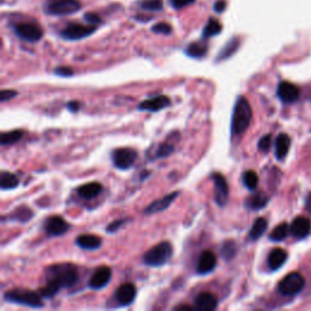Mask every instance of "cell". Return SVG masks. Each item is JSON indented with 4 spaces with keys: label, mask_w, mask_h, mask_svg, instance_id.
Here are the masks:
<instances>
[{
    "label": "cell",
    "mask_w": 311,
    "mask_h": 311,
    "mask_svg": "<svg viewBox=\"0 0 311 311\" xmlns=\"http://www.w3.org/2000/svg\"><path fill=\"white\" fill-rule=\"evenodd\" d=\"M78 269L71 263L55 264L46 270V285L39 289L44 298L55 297L60 289L70 288L78 282Z\"/></svg>",
    "instance_id": "obj_1"
},
{
    "label": "cell",
    "mask_w": 311,
    "mask_h": 311,
    "mask_svg": "<svg viewBox=\"0 0 311 311\" xmlns=\"http://www.w3.org/2000/svg\"><path fill=\"white\" fill-rule=\"evenodd\" d=\"M252 107L247 98L239 96L233 107L232 119H231V133L233 136H238L246 133L252 122Z\"/></svg>",
    "instance_id": "obj_2"
},
{
    "label": "cell",
    "mask_w": 311,
    "mask_h": 311,
    "mask_svg": "<svg viewBox=\"0 0 311 311\" xmlns=\"http://www.w3.org/2000/svg\"><path fill=\"white\" fill-rule=\"evenodd\" d=\"M173 257V246L170 242L163 241L152 247L143 257V263L151 267L165 265Z\"/></svg>",
    "instance_id": "obj_3"
},
{
    "label": "cell",
    "mask_w": 311,
    "mask_h": 311,
    "mask_svg": "<svg viewBox=\"0 0 311 311\" xmlns=\"http://www.w3.org/2000/svg\"><path fill=\"white\" fill-rule=\"evenodd\" d=\"M4 299L9 303L20 304V305L29 306L33 307V309H41V307L44 306L41 293H37V292L30 291V289H11V291H8L4 294Z\"/></svg>",
    "instance_id": "obj_4"
},
{
    "label": "cell",
    "mask_w": 311,
    "mask_h": 311,
    "mask_svg": "<svg viewBox=\"0 0 311 311\" xmlns=\"http://www.w3.org/2000/svg\"><path fill=\"white\" fill-rule=\"evenodd\" d=\"M81 3L78 0H49L45 3L44 10L46 14L54 16H64L75 14L81 10Z\"/></svg>",
    "instance_id": "obj_5"
},
{
    "label": "cell",
    "mask_w": 311,
    "mask_h": 311,
    "mask_svg": "<svg viewBox=\"0 0 311 311\" xmlns=\"http://www.w3.org/2000/svg\"><path fill=\"white\" fill-rule=\"evenodd\" d=\"M113 165L119 170H127L134 165L135 161L137 159L136 150L130 149V147H122V149H116L112 151L111 155Z\"/></svg>",
    "instance_id": "obj_6"
},
{
    "label": "cell",
    "mask_w": 311,
    "mask_h": 311,
    "mask_svg": "<svg viewBox=\"0 0 311 311\" xmlns=\"http://www.w3.org/2000/svg\"><path fill=\"white\" fill-rule=\"evenodd\" d=\"M305 286V280L298 272H291L279 283V292L283 295L298 294Z\"/></svg>",
    "instance_id": "obj_7"
},
{
    "label": "cell",
    "mask_w": 311,
    "mask_h": 311,
    "mask_svg": "<svg viewBox=\"0 0 311 311\" xmlns=\"http://www.w3.org/2000/svg\"><path fill=\"white\" fill-rule=\"evenodd\" d=\"M214 183V201L219 207H225L229 201V185L224 175L213 173L211 175Z\"/></svg>",
    "instance_id": "obj_8"
},
{
    "label": "cell",
    "mask_w": 311,
    "mask_h": 311,
    "mask_svg": "<svg viewBox=\"0 0 311 311\" xmlns=\"http://www.w3.org/2000/svg\"><path fill=\"white\" fill-rule=\"evenodd\" d=\"M15 33L22 41L36 43L39 42L43 37V29L33 23H20L15 26Z\"/></svg>",
    "instance_id": "obj_9"
},
{
    "label": "cell",
    "mask_w": 311,
    "mask_h": 311,
    "mask_svg": "<svg viewBox=\"0 0 311 311\" xmlns=\"http://www.w3.org/2000/svg\"><path fill=\"white\" fill-rule=\"evenodd\" d=\"M96 30V26H83V24H70L66 27L62 32L61 37L66 41H81L83 38H87Z\"/></svg>",
    "instance_id": "obj_10"
},
{
    "label": "cell",
    "mask_w": 311,
    "mask_h": 311,
    "mask_svg": "<svg viewBox=\"0 0 311 311\" xmlns=\"http://www.w3.org/2000/svg\"><path fill=\"white\" fill-rule=\"evenodd\" d=\"M71 229V225L63 218L54 215L44 221V230L49 236H62Z\"/></svg>",
    "instance_id": "obj_11"
},
{
    "label": "cell",
    "mask_w": 311,
    "mask_h": 311,
    "mask_svg": "<svg viewBox=\"0 0 311 311\" xmlns=\"http://www.w3.org/2000/svg\"><path fill=\"white\" fill-rule=\"evenodd\" d=\"M112 277V270L109 266H100L98 269L95 270L92 273L91 279L89 280V287L95 291L102 289L109 285Z\"/></svg>",
    "instance_id": "obj_12"
},
{
    "label": "cell",
    "mask_w": 311,
    "mask_h": 311,
    "mask_svg": "<svg viewBox=\"0 0 311 311\" xmlns=\"http://www.w3.org/2000/svg\"><path fill=\"white\" fill-rule=\"evenodd\" d=\"M170 98L165 95H158L149 100H145L137 106L139 111H147V112H159L170 106Z\"/></svg>",
    "instance_id": "obj_13"
},
{
    "label": "cell",
    "mask_w": 311,
    "mask_h": 311,
    "mask_svg": "<svg viewBox=\"0 0 311 311\" xmlns=\"http://www.w3.org/2000/svg\"><path fill=\"white\" fill-rule=\"evenodd\" d=\"M217 267V257L212 251H204L199 255L196 271L198 275H207Z\"/></svg>",
    "instance_id": "obj_14"
},
{
    "label": "cell",
    "mask_w": 311,
    "mask_h": 311,
    "mask_svg": "<svg viewBox=\"0 0 311 311\" xmlns=\"http://www.w3.org/2000/svg\"><path fill=\"white\" fill-rule=\"evenodd\" d=\"M135 297H136V288L133 283H124L119 286L116 291V299L119 306H128L133 304Z\"/></svg>",
    "instance_id": "obj_15"
},
{
    "label": "cell",
    "mask_w": 311,
    "mask_h": 311,
    "mask_svg": "<svg viewBox=\"0 0 311 311\" xmlns=\"http://www.w3.org/2000/svg\"><path fill=\"white\" fill-rule=\"evenodd\" d=\"M179 193H180L179 191H175V192H171V193H169V195L163 196L162 198L157 199V201L151 203L149 207L145 209L144 213L147 215H151V214H156V213H159V212L165 211V209H168L169 207H170L171 203H173L175 199L178 198Z\"/></svg>",
    "instance_id": "obj_16"
},
{
    "label": "cell",
    "mask_w": 311,
    "mask_h": 311,
    "mask_svg": "<svg viewBox=\"0 0 311 311\" xmlns=\"http://www.w3.org/2000/svg\"><path fill=\"white\" fill-rule=\"evenodd\" d=\"M299 88L289 82L280 83L279 88H277V95L286 103H292L297 101L299 98Z\"/></svg>",
    "instance_id": "obj_17"
},
{
    "label": "cell",
    "mask_w": 311,
    "mask_h": 311,
    "mask_svg": "<svg viewBox=\"0 0 311 311\" xmlns=\"http://www.w3.org/2000/svg\"><path fill=\"white\" fill-rule=\"evenodd\" d=\"M218 306V300L214 294L209 292H203L197 295L195 300V309L199 311H212Z\"/></svg>",
    "instance_id": "obj_18"
},
{
    "label": "cell",
    "mask_w": 311,
    "mask_h": 311,
    "mask_svg": "<svg viewBox=\"0 0 311 311\" xmlns=\"http://www.w3.org/2000/svg\"><path fill=\"white\" fill-rule=\"evenodd\" d=\"M311 225L310 221L304 217H298L293 220V223L291 225V232L292 235L297 238H304L310 233Z\"/></svg>",
    "instance_id": "obj_19"
},
{
    "label": "cell",
    "mask_w": 311,
    "mask_h": 311,
    "mask_svg": "<svg viewBox=\"0 0 311 311\" xmlns=\"http://www.w3.org/2000/svg\"><path fill=\"white\" fill-rule=\"evenodd\" d=\"M76 245L85 251H96L102 245V239L96 235H81L77 237Z\"/></svg>",
    "instance_id": "obj_20"
},
{
    "label": "cell",
    "mask_w": 311,
    "mask_h": 311,
    "mask_svg": "<svg viewBox=\"0 0 311 311\" xmlns=\"http://www.w3.org/2000/svg\"><path fill=\"white\" fill-rule=\"evenodd\" d=\"M287 252L282 248H275L270 252L269 258H267V265L270 270L276 271L281 267L287 260Z\"/></svg>",
    "instance_id": "obj_21"
},
{
    "label": "cell",
    "mask_w": 311,
    "mask_h": 311,
    "mask_svg": "<svg viewBox=\"0 0 311 311\" xmlns=\"http://www.w3.org/2000/svg\"><path fill=\"white\" fill-rule=\"evenodd\" d=\"M267 202H269V197L265 193L257 192L247 197L245 204L249 211H260V209L266 207Z\"/></svg>",
    "instance_id": "obj_22"
},
{
    "label": "cell",
    "mask_w": 311,
    "mask_h": 311,
    "mask_svg": "<svg viewBox=\"0 0 311 311\" xmlns=\"http://www.w3.org/2000/svg\"><path fill=\"white\" fill-rule=\"evenodd\" d=\"M77 192H78L79 197H82V198L92 199L102 192V185H101L100 183L84 184V185H82L78 190H77Z\"/></svg>",
    "instance_id": "obj_23"
},
{
    "label": "cell",
    "mask_w": 311,
    "mask_h": 311,
    "mask_svg": "<svg viewBox=\"0 0 311 311\" xmlns=\"http://www.w3.org/2000/svg\"><path fill=\"white\" fill-rule=\"evenodd\" d=\"M275 145H276L275 146L276 158L280 159V161H282V159H285V157L287 156V153L289 151V146H291V139H289L287 134H280L276 139Z\"/></svg>",
    "instance_id": "obj_24"
},
{
    "label": "cell",
    "mask_w": 311,
    "mask_h": 311,
    "mask_svg": "<svg viewBox=\"0 0 311 311\" xmlns=\"http://www.w3.org/2000/svg\"><path fill=\"white\" fill-rule=\"evenodd\" d=\"M32 218H33V212L30 211L28 207H26V205L18 207L9 215V220L16 221V223H21V224L27 223V221H29Z\"/></svg>",
    "instance_id": "obj_25"
},
{
    "label": "cell",
    "mask_w": 311,
    "mask_h": 311,
    "mask_svg": "<svg viewBox=\"0 0 311 311\" xmlns=\"http://www.w3.org/2000/svg\"><path fill=\"white\" fill-rule=\"evenodd\" d=\"M266 229H267V221L265 218H258V219L254 221L251 231H249V236H248L249 239H251V241H258V239L265 233Z\"/></svg>",
    "instance_id": "obj_26"
},
{
    "label": "cell",
    "mask_w": 311,
    "mask_h": 311,
    "mask_svg": "<svg viewBox=\"0 0 311 311\" xmlns=\"http://www.w3.org/2000/svg\"><path fill=\"white\" fill-rule=\"evenodd\" d=\"M20 184L17 175L9 173V171H2L0 174V187L2 190H12L16 189Z\"/></svg>",
    "instance_id": "obj_27"
},
{
    "label": "cell",
    "mask_w": 311,
    "mask_h": 311,
    "mask_svg": "<svg viewBox=\"0 0 311 311\" xmlns=\"http://www.w3.org/2000/svg\"><path fill=\"white\" fill-rule=\"evenodd\" d=\"M238 46H239L238 38L231 39V41L227 43L226 45H225V48H223V50L219 52V55H218V57H217V62H219V61H223V60H227L230 56H232V55L237 51Z\"/></svg>",
    "instance_id": "obj_28"
},
{
    "label": "cell",
    "mask_w": 311,
    "mask_h": 311,
    "mask_svg": "<svg viewBox=\"0 0 311 311\" xmlns=\"http://www.w3.org/2000/svg\"><path fill=\"white\" fill-rule=\"evenodd\" d=\"M23 135H24L23 130H12L9 131V133H3L0 135V144H2V146L15 145L23 137Z\"/></svg>",
    "instance_id": "obj_29"
},
{
    "label": "cell",
    "mask_w": 311,
    "mask_h": 311,
    "mask_svg": "<svg viewBox=\"0 0 311 311\" xmlns=\"http://www.w3.org/2000/svg\"><path fill=\"white\" fill-rule=\"evenodd\" d=\"M185 52H186L187 56L192 58H201L207 54V45L203 44V43H191Z\"/></svg>",
    "instance_id": "obj_30"
},
{
    "label": "cell",
    "mask_w": 311,
    "mask_h": 311,
    "mask_svg": "<svg viewBox=\"0 0 311 311\" xmlns=\"http://www.w3.org/2000/svg\"><path fill=\"white\" fill-rule=\"evenodd\" d=\"M221 29H223V27H221L219 21L211 18V20L208 21V23L205 24L204 29H203V38L208 39L211 38V37L218 36L221 32Z\"/></svg>",
    "instance_id": "obj_31"
},
{
    "label": "cell",
    "mask_w": 311,
    "mask_h": 311,
    "mask_svg": "<svg viewBox=\"0 0 311 311\" xmlns=\"http://www.w3.org/2000/svg\"><path fill=\"white\" fill-rule=\"evenodd\" d=\"M175 145L174 143H169V141H164V143L159 144V146L157 147L155 151V155H153L152 159H159L164 158V157L170 156L174 152Z\"/></svg>",
    "instance_id": "obj_32"
},
{
    "label": "cell",
    "mask_w": 311,
    "mask_h": 311,
    "mask_svg": "<svg viewBox=\"0 0 311 311\" xmlns=\"http://www.w3.org/2000/svg\"><path fill=\"white\" fill-rule=\"evenodd\" d=\"M288 232H289L288 225L286 223H282L272 230V232H271L270 235V239L273 242H281L287 237Z\"/></svg>",
    "instance_id": "obj_33"
},
{
    "label": "cell",
    "mask_w": 311,
    "mask_h": 311,
    "mask_svg": "<svg viewBox=\"0 0 311 311\" xmlns=\"http://www.w3.org/2000/svg\"><path fill=\"white\" fill-rule=\"evenodd\" d=\"M243 184H245V186L247 187L248 190L254 191L257 189L258 183H259V178H258V175L255 171L253 170H247L243 173Z\"/></svg>",
    "instance_id": "obj_34"
},
{
    "label": "cell",
    "mask_w": 311,
    "mask_h": 311,
    "mask_svg": "<svg viewBox=\"0 0 311 311\" xmlns=\"http://www.w3.org/2000/svg\"><path fill=\"white\" fill-rule=\"evenodd\" d=\"M236 254V243L233 241H225L221 246V255L224 259L230 261Z\"/></svg>",
    "instance_id": "obj_35"
},
{
    "label": "cell",
    "mask_w": 311,
    "mask_h": 311,
    "mask_svg": "<svg viewBox=\"0 0 311 311\" xmlns=\"http://www.w3.org/2000/svg\"><path fill=\"white\" fill-rule=\"evenodd\" d=\"M140 6L147 11H159L163 9V2L162 0H143Z\"/></svg>",
    "instance_id": "obj_36"
},
{
    "label": "cell",
    "mask_w": 311,
    "mask_h": 311,
    "mask_svg": "<svg viewBox=\"0 0 311 311\" xmlns=\"http://www.w3.org/2000/svg\"><path fill=\"white\" fill-rule=\"evenodd\" d=\"M171 30H173V29H171L170 24H168L165 22L157 23L156 26L152 27V32L158 33V34H170Z\"/></svg>",
    "instance_id": "obj_37"
},
{
    "label": "cell",
    "mask_w": 311,
    "mask_h": 311,
    "mask_svg": "<svg viewBox=\"0 0 311 311\" xmlns=\"http://www.w3.org/2000/svg\"><path fill=\"white\" fill-rule=\"evenodd\" d=\"M127 221H128V219H118V220L112 221V223H111L109 226L106 227V231L109 233H115L119 229H121L122 226H124V225L127 224Z\"/></svg>",
    "instance_id": "obj_38"
},
{
    "label": "cell",
    "mask_w": 311,
    "mask_h": 311,
    "mask_svg": "<svg viewBox=\"0 0 311 311\" xmlns=\"http://www.w3.org/2000/svg\"><path fill=\"white\" fill-rule=\"evenodd\" d=\"M271 147V135H265L259 140L258 143V149H259L261 152H267Z\"/></svg>",
    "instance_id": "obj_39"
},
{
    "label": "cell",
    "mask_w": 311,
    "mask_h": 311,
    "mask_svg": "<svg viewBox=\"0 0 311 311\" xmlns=\"http://www.w3.org/2000/svg\"><path fill=\"white\" fill-rule=\"evenodd\" d=\"M54 73L58 77H63V78H68V77H72L75 75V72H73V70L71 68V67H57V68H55Z\"/></svg>",
    "instance_id": "obj_40"
},
{
    "label": "cell",
    "mask_w": 311,
    "mask_h": 311,
    "mask_svg": "<svg viewBox=\"0 0 311 311\" xmlns=\"http://www.w3.org/2000/svg\"><path fill=\"white\" fill-rule=\"evenodd\" d=\"M16 95L17 91L6 90V89H4V90H2V92H0V101H2V102H5V101H9L11 100V98H14Z\"/></svg>",
    "instance_id": "obj_41"
},
{
    "label": "cell",
    "mask_w": 311,
    "mask_h": 311,
    "mask_svg": "<svg viewBox=\"0 0 311 311\" xmlns=\"http://www.w3.org/2000/svg\"><path fill=\"white\" fill-rule=\"evenodd\" d=\"M192 3H195V0H170V5L174 9H183Z\"/></svg>",
    "instance_id": "obj_42"
},
{
    "label": "cell",
    "mask_w": 311,
    "mask_h": 311,
    "mask_svg": "<svg viewBox=\"0 0 311 311\" xmlns=\"http://www.w3.org/2000/svg\"><path fill=\"white\" fill-rule=\"evenodd\" d=\"M66 107L67 110L71 111L72 113H76L81 110V102H79V101H70V102L66 105Z\"/></svg>",
    "instance_id": "obj_43"
},
{
    "label": "cell",
    "mask_w": 311,
    "mask_h": 311,
    "mask_svg": "<svg viewBox=\"0 0 311 311\" xmlns=\"http://www.w3.org/2000/svg\"><path fill=\"white\" fill-rule=\"evenodd\" d=\"M85 20H87L90 24H92V26L100 23V21H101L100 17H98L97 15H95V14H87V15H85Z\"/></svg>",
    "instance_id": "obj_44"
},
{
    "label": "cell",
    "mask_w": 311,
    "mask_h": 311,
    "mask_svg": "<svg viewBox=\"0 0 311 311\" xmlns=\"http://www.w3.org/2000/svg\"><path fill=\"white\" fill-rule=\"evenodd\" d=\"M214 9L217 12H223L225 10V2H217V4L214 5Z\"/></svg>",
    "instance_id": "obj_45"
},
{
    "label": "cell",
    "mask_w": 311,
    "mask_h": 311,
    "mask_svg": "<svg viewBox=\"0 0 311 311\" xmlns=\"http://www.w3.org/2000/svg\"><path fill=\"white\" fill-rule=\"evenodd\" d=\"M305 207L307 209V212H309V213H311V193H310L309 196H307L306 202H305Z\"/></svg>",
    "instance_id": "obj_46"
},
{
    "label": "cell",
    "mask_w": 311,
    "mask_h": 311,
    "mask_svg": "<svg viewBox=\"0 0 311 311\" xmlns=\"http://www.w3.org/2000/svg\"><path fill=\"white\" fill-rule=\"evenodd\" d=\"M175 310H192V307L187 306V305H180L175 307Z\"/></svg>",
    "instance_id": "obj_47"
}]
</instances>
